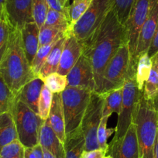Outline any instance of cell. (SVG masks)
Masks as SVG:
<instances>
[{
    "label": "cell",
    "instance_id": "1",
    "mask_svg": "<svg viewBox=\"0 0 158 158\" xmlns=\"http://www.w3.org/2000/svg\"><path fill=\"white\" fill-rule=\"evenodd\" d=\"M81 44L82 54L89 59L93 69L95 81L94 92L99 93L106 66L119 48L127 44L125 26L118 20L112 8L101 25Z\"/></svg>",
    "mask_w": 158,
    "mask_h": 158
},
{
    "label": "cell",
    "instance_id": "2",
    "mask_svg": "<svg viewBox=\"0 0 158 158\" xmlns=\"http://www.w3.org/2000/svg\"><path fill=\"white\" fill-rule=\"evenodd\" d=\"M0 75L15 95L23 85L36 77L23 51L20 30L13 27L6 51L0 63Z\"/></svg>",
    "mask_w": 158,
    "mask_h": 158
},
{
    "label": "cell",
    "instance_id": "3",
    "mask_svg": "<svg viewBox=\"0 0 158 158\" xmlns=\"http://www.w3.org/2000/svg\"><path fill=\"white\" fill-rule=\"evenodd\" d=\"M136 126L139 158H154V149L158 131V115L152 100L143 95L133 118Z\"/></svg>",
    "mask_w": 158,
    "mask_h": 158
},
{
    "label": "cell",
    "instance_id": "4",
    "mask_svg": "<svg viewBox=\"0 0 158 158\" xmlns=\"http://www.w3.org/2000/svg\"><path fill=\"white\" fill-rule=\"evenodd\" d=\"M10 112L14 119L18 139L21 143L25 147H31L39 143L40 129L44 122L39 114L25 103L16 99Z\"/></svg>",
    "mask_w": 158,
    "mask_h": 158
},
{
    "label": "cell",
    "instance_id": "5",
    "mask_svg": "<svg viewBox=\"0 0 158 158\" xmlns=\"http://www.w3.org/2000/svg\"><path fill=\"white\" fill-rule=\"evenodd\" d=\"M92 93L88 89L72 87H67L60 93L66 134L81 126Z\"/></svg>",
    "mask_w": 158,
    "mask_h": 158
},
{
    "label": "cell",
    "instance_id": "6",
    "mask_svg": "<svg viewBox=\"0 0 158 158\" xmlns=\"http://www.w3.org/2000/svg\"><path fill=\"white\" fill-rule=\"evenodd\" d=\"M130 58L128 45H123L111 59L103 72L99 94L107 93L123 87L127 79L133 77L130 73Z\"/></svg>",
    "mask_w": 158,
    "mask_h": 158
},
{
    "label": "cell",
    "instance_id": "7",
    "mask_svg": "<svg viewBox=\"0 0 158 158\" xmlns=\"http://www.w3.org/2000/svg\"><path fill=\"white\" fill-rule=\"evenodd\" d=\"M112 8V0H92L85 13L68 32L82 43L101 25Z\"/></svg>",
    "mask_w": 158,
    "mask_h": 158
},
{
    "label": "cell",
    "instance_id": "8",
    "mask_svg": "<svg viewBox=\"0 0 158 158\" xmlns=\"http://www.w3.org/2000/svg\"><path fill=\"white\" fill-rule=\"evenodd\" d=\"M142 95L143 91H140L138 88L136 77L127 79L123 85L122 108L118 115L115 136L112 139L121 138L126 134L129 127L133 123L138 103Z\"/></svg>",
    "mask_w": 158,
    "mask_h": 158
},
{
    "label": "cell",
    "instance_id": "9",
    "mask_svg": "<svg viewBox=\"0 0 158 158\" xmlns=\"http://www.w3.org/2000/svg\"><path fill=\"white\" fill-rule=\"evenodd\" d=\"M149 5L150 0H136L124 25L127 30V45L130 55V73L131 77H136V68L133 67V57L137 48L141 29L148 15Z\"/></svg>",
    "mask_w": 158,
    "mask_h": 158
},
{
    "label": "cell",
    "instance_id": "10",
    "mask_svg": "<svg viewBox=\"0 0 158 158\" xmlns=\"http://www.w3.org/2000/svg\"><path fill=\"white\" fill-rule=\"evenodd\" d=\"M104 95L92 92L90 101L83 116L81 128L85 139V151L99 149L97 140V131L102 117Z\"/></svg>",
    "mask_w": 158,
    "mask_h": 158
},
{
    "label": "cell",
    "instance_id": "11",
    "mask_svg": "<svg viewBox=\"0 0 158 158\" xmlns=\"http://www.w3.org/2000/svg\"><path fill=\"white\" fill-rule=\"evenodd\" d=\"M158 28V0H150L149 11L145 23L141 29L137 48L133 57V67L136 69L139 57L147 52L151 40Z\"/></svg>",
    "mask_w": 158,
    "mask_h": 158
},
{
    "label": "cell",
    "instance_id": "12",
    "mask_svg": "<svg viewBox=\"0 0 158 158\" xmlns=\"http://www.w3.org/2000/svg\"><path fill=\"white\" fill-rule=\"evenodd\" d=\"M66 77L68 87L85 89L95 92V81L92 64L83 54Z\"/></svg>",
    "mask_w": 158,
    "mask_h": 158
},
{
    "label": "cell",
    "instance_id": "13",
    "mask_svg": "<svg viewBox=\"0 0 158 158\" xmlns=\"http://www.w3.org/2000/svg\"><path fill=\"white\" fill-rule=\"evenodd\" d=\"M3 12L10 26L16 30L34 22L32 0H6Z\"/></svg>",
    "mask_w": 158,
    "mask_h": 158
},
{
    "label": "cell",
    "instance_id": "14",
    "mask_svg": "<svg viewBox=\"0 0 158 158\" xmlns=\"http://www.w3.org/2000/svg\"><path fill=\"white\" fill-rule=\"evenodd\" d=\"M107 153L112 158H139L136 126L133 123L123 136L112 139Z\"/></svg>",
    "mask_w": 158,
    "mask_h": 158
},
{
    "label": "cell",
    "instance_id": "15",
    "mask_svg": "<svg viewBox=\"0 0 158 158\" xmlns=\"http://www.w3.org/2000/svg\"><path fill=\"white\" fill-rule=\"evenodd\" d=\"M82 54V44L70 32H68L64 44L61 57L57 72L67 76Z\"/></svg>",
    "mask_w": 158,
    "mask_h": 158
},
{
    "label": "cell",
    "instance_id": "16",
    "mask_svg": "<svg viewBox=\"0 0 158 158\" xmlns=\"http://www.w3.org/2000/svg\"><path fill=\"white\" fill-rule=\"evenodd\" d=\"M38 141L44 149L48 150L57 158H64V143L53 130L48 118L44 120L40 129Z\"/></svg>",
    "mask_w": 158,
    "mask_h": 158
},
{
    "label": "cell",
    "instance_id": "17",
    "mask_svg": "<svg viewBox=\"0 0 158 158\" xmlns=\"http://www.w3.org/2000/svg\"><path fill=\"white\" fill-rule=\"evenodd\" d=\"M44 81L39 77H36L21 88L15 95V99L25 103L28 107L38 113V102L42 92Z\"/></svg>",
    "mask_w": 158,
    "mask_h": 158
},
{
    "label": "cell",
    "instance_id": "18",
    "mask_svg": "<svg viewBox=\"0 0 158 158\" xmlns=\"http://www.w3.org/2000/svg\"><path fill=\"white\" fill-rule=\"evenodd\" d=\"M39 33L40 29L35 22L27 23L20 30L23 48L30 65L39 48Z\"/></svg>",
    "mask_w": 158,
    "mask_h": 158
},
{
    "label": "cell",
    "instance_id": "19",
    "mask_svg": "<svg viewBox=\"0 0 158 158\" xmlns=\"http://www.w3.org/2000/svg\"><path fill=\"white\" fill-rule=\"evenodd\" d=\"M48 119L54 133L64 143L66 138V133H65L64 115L60 93H56L53 95L52 103H51Z\"/></svg>",
    "mask_w": 158,
    "mask_h": 158
},
{
    "label": "cell",
    "instance_id": "20",
    "mask_svg": "<svg viewBox=\"0 0 158 158\" xmlns=\"http://www.w3.org/2000/svg\"><path fill=\"white\" fill-rule=\"evenodd\" d=\"M85 147V139L81 127L66 134L64 143V158H81Z\"/></svg>",
    "mask_w": 158,
    "mask_h": 158
},
{
    "label": "cell",
    "instance_id": "21",
    "mask_svg": "<svg viewBox=\"0 0 158 158\" xmlns=\"http://www.w3.org/2000/svg\"><path fill=\"white\" fill-rule=\"evenodd\" d=\"M66 36L60 38V40H58L56 42V44L53 47L52 50H51V53L48 55L44 64L43 65L42 68L40 71L38 77H40L43 80L49 74L57 71L59 64H60V57H61L62 51H63L64 44L65 39H66Z\"/></svg>",
    "mask_w": 158,
    "mask_h": 158
},
{
    "label": "cell",
    "instance_id": "22",
    "mask_svg": "<svg viewBox=\"0 0 158 158\" xmlns=\"http://www.w3.org/2000/svg\"><path fill=\"white\" fill-rule=\"evenodd\" d=\"M18 139V133L10 112L0 115V151L5 146Z\"/></svg>",
    "mask_w": 158,
    "mask_h": 158
},
{
    "label": "cell",
    "instance_id": "23",
    "mask_svg": "<svg viewBox=\"0 0 158 158\" xmlns=\"http://www.w3.org/2000/svg\"><path fill=\"white\" fill-rule=\"evenodd\" d=\"M123 87L103 94L105 100L102 116L110 117L112 113L119 114L123 105Z\"/></svg>",
    "mask_w": 158,
    "mask_h": 158
},
{
    "label": "cell",
    "instance_id": "24",
    "mask_svg": "<svg viewBox=\"0 0 158 158\" xmlns=\"http://www.w3.org/2000/svg\"><path fill=\"white\" fill-rule=\"evenodd\" d=\"M152 65V60L148 56L147 52L142 54L138 59L136 69V81L140 91L143 90L144 84L150 76Z\"/></svg>",
    "mask_w": 158,
    "mask_h": 158
},
{
    "label": "cell",
    "instance_id": "25",
    "mask_svg": "<svg viewBox=\"0 0 158 158\" xmlns=\"http://www.w3.org/2000/svg\"><path fill=\"white\" fill-rule=\"evenodd\" d=\"M44 26L56 27L65 32H68L71 29L70 19L66 15L50 8L47 13Z\"/></svg>",
    "mask_w": 158,
    "mask_h": 158
},
{
    "label": "cell",
    "instance_id": "26",
    "mask_svg": "<svg viewBox=\"0 0 158 158\" xmlns=\"http://www.w3.org/2000/svg\"><path fill=\"white\" fill-rule=\"evenodd\" d=\"M92 0H74L72 3L68 6L71 28L82 17L90 6Z\"/></svg>",
    "mask_w": 158,
    "mask_h": 158
},
{
    "label": "cell",
    "instance_id": "27",
    "mask_svg": "<svg viewBox=\"0 0 158 158\" xmlns=\"http://www.w3.org/2000/svg\"><path fill=\"white\" fill-rule=\"evenodd\" d=\"M68 32L61 30L60 29L53 27L43 26L40 29L39 33V47L49 44L52 42L57 41L60 38L66 36Z\"/></svg>",
    "mask_w": 158,
    "mask_h": 158
},
{
    "label": "cell",
    "instance_id": "28",
    "mask_svg": "<svg viewBox=\"0 0 158 158\" xmlns=\"http://www.w3.org/2000/svg\"><path fill=\"white\" fill-rule=\"evenodd\" d=\"M15 101V95L0 75V115L11 112Z\"/></svg>",
    "mask_w": 158,
    "mask_h": 158
},
{
    "label": "cell",
    "instance_id": "29",
    "mask_svg": "<svg viewBox=\"0 0 158 158\" xmlns=\"http://www.w3.org/2000/svg\"><path fill=\"white\" fill-rule=\"evenodd\" d=\"M44 81L45 85L53 94L61 93L68 87V80L66 76L61 75L57 72L52 73L47 76L44 79Z\"/></svg>",
    "mask_w": 158,
    "mask_h": 158
},
{
    "label": "cell",
    "instance_id": "30",
    "mask_svg": "<svg viewBox=\"0 0 158 158\" xmlns=\"http://www.w3.org/2000/svg\"><path fill=\"white\" fill-rule=\"evenodd\" d=\"M158 92V71L154 65H152L150 76L144 84L143 96L147 100L153 101Z\"/></svg>",
    "mask_w": 158,
    "mask_h": 158
},
{
    "label": "cell",
    "instance_id": "31",
    "mask_svg": "<svg viewBox=\"0 0 158 158\" xmlns=\"http://www.w3.org/2000/svg\"><path fill=\"white\" fill-rule=\"evenodd\" d=\"M109 117L102 116L98 126V131H97V140H98L99 149L104 150L107 153L109 144L108 139L112 134L115 132V128H108L107 123ZM107 154V153H106Z\"/></svg>",
    "mask_w": 158,
    "mask_h": 158
},
{
    "label": "cell",
    "instance_id": "32",
    "mask_svg": "<svg viewBox=\"0 0 158 158\" xmlns=\"http://www.w3.org/2000/svg\"><path fill=\"white\" fill-rule=\"evenodd\" d=\"M57 41L52 42V43L49 44L44 45V46L39 47L36 52V55H35L34 58H33V61L31 63V68L33 71V74L38 77L40 71L42 68L43 65L44 64L45 61H46L47 58H48V55L51 53V50H52L53 47L56 44Z\"/></svg>",
    "mask_w": 158,
    "mask_h": 158
},
{
    "label": "cell",
    "instance_id": "33",
    "mask_svg": "<svg viewBox=\"0 0 158 158\" xmlns=\"http://www.w3.org/2000/svg\"><path fill=\"white\" fill-rule=\"evenodd\" d=\"M112 10L115 12L118 20L125 25L130 15L132 6L136 0H112Z\"/></svg>",
    "mask_w": 158,
    "mask_h": 158
},
{
    "label": "cell",
    "instance_id": "34",
    "mask_svg": "<svg viewBox=\"0 0 158 158\" xmlns=\"http://www.w3.org/2000/svg\"><path fill=\"white\" fill-rule=\"evenodd\" d=\"M53 95L54 94L44 85L41 93H40L39 102H38V114L44 120H46L49 116Z\"/></svg>",
    "mask_w": 158,
    "mask_h": 158
},
{
    "label": "cell",
    "instance_id": "35",
    "mask_svg": "<svg viewBox=\"0 0 158 158\" xmlns=\"http://www.w3.org/2000/svg\"><path fill=\"white\" fill-rule=\"evenodd\" d=\"M11 29L12 27L9 23L3 12L2 17L0 19V63L3 58L8 47Z\"/></svg>",
    "mask_w": 158,
    "mask_h": 158
},
{
    "label": "cell",
    "instance_id": "36",
    "mask_svg": "<svg viewBox=\"0 0 158 158\" xmlns=\"http://www.w3.org/2000/svg\"><path fill=\"white\" fill-rule=\"evenodd\" d=\"M32 7L34 22L40 29L44 24L47 13L49 10L47 0H32Z\"/></svg>",
    "mask_w": 158,
    "mask_h": 158
},
{
    "label": "cell",
    "instance_id": "37",
    "mask_svg": "<svg viewBox=\"0 0 158 158\" xmlns=\"http://www.w3.org/2000/svg\"><path fill=\"white\" fill-rule=\"evenodd\" d=\"M25 147L19 139L7 144L0 151V158H25Z\"/></svg>",
    "mask_w": 158,
    "mask_h": 158
},
{
    "label": "cell",
    "instance_id": "38",
    "mask_svg": "<svg viewBox=\"0 0 158 158\" xmlns=\"http://www.w3.org/2000/svg\"><path fill=\"white\" fill-rule=\"evenodd\" d=\"M25 158H44L43 147L39 143L31 147H25Z\"/></svg>",
    "mask_w": 158,
    "mask_h": 158
},
{
    "label": "cell",
    "instance_id": "39",
    "mask_svg": "<svg viewBox=\"0 0 158 158\" xmlns=\"http://www.w3.org/2000/svg\"><path fill=\"white\" fill-rule=\"evenodd\" d=\"M47 2L48 4V6L50 9H52L54 10H57V11L63 13L64 14L66 15L68 18V6L64 7L62 6L61 4L60 3L59 0H47Z\"/></svg>",
    "mask_w": 158,
    "mask_h": 158
},
{
    "label": "cell",
    "instance_id": "40",
    "mask_svg": "<svg viewBox=\"0 0 158 158\" xmlns=\"http://www.w3.org/2000/svg\"><path fill=\"white\" fill-rule=\"evenodd\" d=\"M157 52H158V28L157 30H156V33H155L154 36H153V39H152L151 43H150V47H149L148 51H147V54H148L149 57L151 58V57H153Z\"/></svg>",
    "mask_w": 158,
    "mask_h": 158
},
{
    "label": "cell",
    "instance_id": "41",
    "mask_svg": "<svg viewBox=\"0 0 158 158\" xmlns=\"http://www.w3.org/2000/svg\"><path fill=\"white\" fill-rule=\"evenodd\" d=\"M106 152L101 149H97V150H90V151L83 152L81 155V158H103L106 155Z\"/></svg>",
    "mask_w": 158,
    "mask_h": 158
},
{
    "label": "cell",
    "instance_id": "42",
    "mask_svg": "<svg viewBox=\"0 0 158 158\" xmlns=\"http://www.w3.org/2000/svg\"><path fill=\"white\" fill-rule=\"evenodd\" d=\"M151 60H152V64L156 67V70L158 71V52L156 53L153 57H151Z\"/></svg>",
    "mask_w": 158,
    "mask_h": 158
},
{
    "label": "cell",
    "instance_id": "43",
    "mask_svg": "<svg viewBox=\"0 0 158 158\" xmlns=\"http://www.w3.org/2000/svg\"><path fill=\"white\" fill-rule=\"evenodd\" d=\"M44 158H57L55 156H54V155L52 154L51 153H50L48 150H45V149H44Z\"/></svg>",
    "mask_w": 158,
    "mask_h": 158
},
{
    "label": "cell",
    "instance_id": "44",
    "mask_svg": "<svg viewBox=\"0 0 158 158\" xmlns=\"http://www.w3.org/2000/svg\"><path fill=\"white\" fill-rule=\"evenodd\" d=\"M154 158H158V131H157V135H156V144H155V149H154Z\"/></svg>",
    "mask_w": 158,
    "mask_h": 158
},
{
    "label": "cell",
    "instance_id": "45",
    "mask_svg": "<svg viewBox=\"0 0 158 158\" xmlns=\"http://www.w3.org/2000/svg\"><path fill=\"white\" fill-rule=\"evenodd\" d=\"M153 106H154V108H155V110H156V113H157V115H158V92L157 94H156V97L154 98V99L153 100Z\"/></svg>",
    "mask_w": 158,
    "mask_h": 158
},
{
    "label": "cell",
    "instance_id": "46",
    "mask_svg": "<svg viewBox=\"0 0 158 158\" xmlns=\"http://www.w3.org/2000/svg\"><path fill=\"white\" fill-rule=\"evenodd\" d=\"M59 2H60V3L61 4L62 6H64V7L68 6H67V4H68V0H59Z\"/></svg>",
    "mask_w": 158,
    "mask_h": 158
},
{
    "label": "cell",
    "instance_id": "47",
    "mask_svg": "<svg viewBox=\"0 0 158 158\" xmlns=\"http://www.w3.org/2000/svg\"><path fill=\"white\" fill-rule=\"evenodd\" d=\"M2 13H3V7L0 6V19H1V17H2Z\"/></svg>",
    "mask_w": 158,
    "mask_h": 158
},
{
    "label": "cell",
    "instance_id": "48",
    "mask_svg": "<svg viewBox=\"0 0 158 158\" xmlns=\"http://www.w3.org/2000/svg\"><path fill=\"white\" fill-rule=\"evenodd\" d=\"M5 2H6V0H0V6L3 7Z\"/></svg>",
    "mask_w": 158,
    "mask_h": 158
},
{
    "label": "cell",
    "instance_id": "49",
    "mask_svg": "<svg viewBox=\"0 0 158 158\" xmlns=\"http://www.w3.org/2000/svg\"><path fill=\"white\" fill-rule=\"evenodd\" d=\"M103 158H112V156H109V155H108V156H105Z\"/></svg>",
    "mask_w": 158,
    "mask_h": 158
},
{
    "label": "cell",
    "instance_id": "50",
    "mask_svg": "<svg viewBox=\"0 0 158 158\" xmlns=\"http://www.w3.org/2000/svg\"><path fill=\"white\" fill-rule=\"evenodd\" d=\"M73 1H74V0H73Z\"/></svg>",
    "mask_w": 158,
    "mask_h": 158
}]
</instances>
